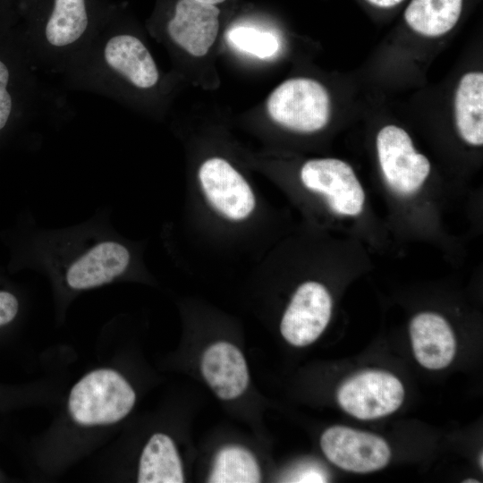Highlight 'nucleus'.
Listing matches in <instances>:
<instances>
[{"mask_svg": "<svg viewBox=\"0 0 483 483\" xmlns=\"http://www.w3.org/2000/svg\"><path fill=\"white\" fill-rule=\"evenodd\" d=\"M13 265L47 276L60 301L135 275L142 265L139 248L113 225L110 206L78 224L47 227L31 213L21 219L13 240Z\"/></svg>", "mask_w": 483, "mask_h": 483, "instance_id": "1", "label": "nucleus"}, {"mask_svg": "<svg viewBox=\"0 0 483 483\" xmlns=\"http://www.w3.org/2000/svg\"><path fill=\"white\" fill-rule=\"evenodd\" d=\"M64 86L123 104L156 92L161 81L157 63L144 40L113 11L91 39L61 72Z\"/></svg>", "mask_w": 483, "mask_h": 483, "instance_id": "2", "label": "nucleus"}, {"mask_svg": "<svg viewBox=\"0 0 483 483\" xmlns=\"http://www.w3.org/2000/svg\"><path fill=\"white\" fill-rule=\"evenodd\" d=\"M22 2L25 25L18 37L40 71L57 75L113 11L99 0Z\"/></svg>", "mask_w": 483, "mask_h": 483, "instance_id": "3", "label": "nucleus"}, {"mask_svg": "<svg viewBox=\"0 0 483 483\" xmlns=\"http://www.w3.org/2000/svg\"><path fill=\"white\" fill-rule=\"evenodd\" d=\"M39 71L18 35L0 42V136L15 123L36 116L59 123L66 103L45 86Z\"/></svg>", "mask_w": 483, "mask_h": 483, "instance_id": "4", "label": "nucleus"}, {"mask_svg": "<svg viewBox=\"0 0 483 483\" xmlns=\"http://www.w3.org/2000/svg\"><path fill=\"white\" fill-rule=\"evenodd\" d=\"M135 402V391L127 379L113 369L101 368L85 374L73 385L67 409L80 426H106L123 419Z\"/></svg>", "mask_w": 483, "mask_h": 483, "instance_id": "5", "label": "nucleus"}, {"mask_svg": "<svg viewBox=\"0 0 483 483\" xmlns=\"http://www.w3.org/2000/svg\"><path fill=\"white\" fill-rule=\"evenodd\" d=\"M267 110L270 118L280 126L301 133H311L328 123L331 101L320 82L297 77L283 81L271 92Z\"/></svg>", "mask_w": 483, "mask_h": 483, "instance_id": "6", "label": "nucleus"}, {"mask_svg": "<svg viewBox=\"0 0 483 483\" xmlns=\"http://www.w3.org/2000/svg\"><path fill=\"white\" fill-rule=\"evenodd\" d=\"M205 200L219 216L231 223L250 218L256 208V196L244 176L226 159L212 157L198 171Z\"/></svg>", "mask_w": 483, "mask_h": 483, "instance_id": "7", "label": "nucleus"}, {"mask_svg": "<svg viewBox=\"0 0 483 483\" xmlns=\"http://www.w3.org/2000/svg\"><path fill=\"white\" fill-rule=\"evenodd\" d=\"M336 398L350 415L362 420L375 419L394 412L402 405L404 388L389 372L366 370L345 380Z\"/></svg>", "mask_w": 483, "mask_h": 483, "instance_id": "8", "label": "nucleus"}, {"mask_svg": "<svg viewBox=\"0 0 483 483\" xmlns=\"http://www.w3.org/2000/svg\"><path fill=\"white\" fill-rule=\"evenodd\" d=\"M377 150L387 184L401 195L415 192L429 174L428 159L416 151L410 135L396 125L378 131Z\"/></svg>", "mask_w": 483, "mask_h": 483, "instance_id": "9", "label": "nucleus"}, {"mask_svg": "<svg viewBox=\"0 0 483 483\" xmlns=\"http://www.w3.org/2000/svg\"><path fill=\"white\" fill-rule=\"evenodd\" d=\"M302 184L325 197L336 214L356 216L362 210L365 194L352 168L337 158H316L305 162L300 171Z\"/></svg>", "mask_w": 483, "mask_h": 483, "instance_id": "10", "label": "nucleus"}, {"mask_svg": "<svg viewBox=\"0 0 483 483\" xmlns=\"http://www.w3.org/2000/svg\"><path fill=\"white\" fill-rule=\"evenodd\" d=\"M320 446L333 464L357 473L379 470L391 458L390 447L381 436L344 426L326 429Z\"/></svg>", "mask_w": 483, "mask_h": 483, "instance_id": "11", "label": "nucleus"}, {"mask_svg": "<svg viewBox=\"0 0 483 483\" xmlns=\"http://www.w3.org/2000/svg\"><path fill=\"white\" fill-rule=\"evenodd\" d=\"M332 299L320 283L308 281L293 293L280 323L283 337L301 347L315 342L326 329L331 317Z\"/></svg>", "mask_w": 483, "mask_h": 483, "instance_id": "12", "label": "nucleus"}, {"mask_svg": "<svg viewBox=\"0 0 483 483\" xmlns=\"http://www.w3.org/2000/svg\"><path fill=\"white\" fill-rule=\"evenodd\" d=\"M219 9L193 0H178L165 24L173 44L196 57L208 54L219 31Z\"/></svg>", "mask_w": 483, "mask_h": 483, "instance_id": "13", "label": "nucleus"}, {"mask_svg": "<svg viewBox=\"0 0 483 483\" xmlns=\"http://www.w3.org/2000/svg\"><path fill=\"white\" fill-rule=\"evenodd\" d=\"M200 369L215 394L222 400L239 397L249 384V371L242 352L228 342H217L204 352Z\"/></svg>", "mask_w": 483, "mask_h": 483, "instance_id": "14", "label": "nucleus"}, {"mask_svg": "<svg viewBox=\"0 0 483 483\" xmlns=\"http://www.w3.org/2000/svg\"><path fill=\"white\" fill-rule=\"evenodd\" d=\"M410 336L417 361L428 369L447 367L456 352V340L447 321L438 314L423 312L410 324Z\"/></svg>", "mask_w": 483, "mask_h": 483, "instance_id": "15", "label": "nucleus"}, {"mask_svg": "<svg viewBox=\"0 0 483 483\" xmlns=\"http://www.w3.org/2000/svg\"><path fill=\"white\" fill-rule=\"evenodd\" d=\"M455 124L469 144H483V73L470 72L461 78L454 97Z\"/></svg>", "mask_w": 483, "mask_h": 483, "instance_id": "16", "label": "nucleus"}, {"mask_svg": "<svg viewBox=\"0 0 483 483\" xmlns=\"http://www.w3.org/2000/svg\"><path fill=\"white\" fill-rule=\"evenodd\" d=\"M140 483H182L181 458L173 439L163 433L150 436L142 449L138 469Z\"/></svg>", "mask_w": 483, "mask_h": 483, "instance_id": "17", "label": "nucleus"}, {"mask_svg": "<svg viewBox=\"0 0 483 483\" xmlns=\"http://www.w3.org/2000/svg\"><path fill=\"white\" fill-rule=\"evenodd\" d=\"M462 0H411L404 12L408 26L426 37H440L457 23Z\"/></svg>", "mask_w": 483, "mask_h": 483, "instance_id": "18", "label": "nucleus"}, {"mask_svg": "<svg viewBox=\"0 0 483 483\" xmlns=\"http://www.w3.org/2000/svg\"><path fill=\"white\" fill-rule=\"evenodd\" d=\"M260 479L256 458L239 445H227L218 451L208 477V482L213 483H255Z\"/></svg>", "mask_w": 483, "mask_h": 483, "instance_id": "19", "label": "nucleus"}, {"mask_svg": "<svg viewBox=\"0 0 483 483\" xmlns=\"http://www.w3.org/2000/svg\"><path fill=\"white\" fill-rule=\"evenodd\" d=\"M227 39L236 49L260 59L275 55L280 47L275 35L250 26L232 28L227 33Z\"/></svg>", "mask_w": 483, "mask_h": 483, "instance_id": "20", "label": "nucleus"}, {"mask_svg": "<svg viewBox=\"0 0 483 483\" xmlns=\"http://www.w3.org/2000/svg\"><path fill=\"white\" fill-rule=\"evenodd\" d=\"M20 309L18 295L0 278V328L11 325L17 318Z\"/></svg>", "mask_w": 483, "mask_h": 483, "instance_id": "21", "label": "nucleus"}, {"mask_svg": "<svg viewBox=\"0 0 483 483\" xmlns=\"http://www.w3.org/2000/svg\"><path fill=\"white\" fill-rule=\"evenodd\" d=\"M367 1L378 7L389 8V7L397 5L403 0H367Z\"/></svg>", "mask_w": 483, "mask_h": 483, "instance_id": "22", "label": "nucleus"}, {"mask_svg": "<svg viewBox=\"0 0 483 483\" xmlns=\"http://www.w3.org/2000/svg\"><path fill=\"white\" fill-rule=\"evenodd\" d=\"M193 1L199 2V3H202V4H208L216 5L217 4H221V3L225 2V0H193Z\"/></svg>", "mask_w": 483, "mask_h": 483, "instance_id": "23", "label": "nucleus"}, {"mask_svg": "<svg viewBox=\"0 0 483 483\" xmlns=\"http://www.w3.org/2000/svg\"><path fill=\"white\" fill-rule=\"evenodd\" d=\"M479 481L474 479H464L463 483H479Z\"/></svg>", "mask_w": 483, "mask_h": 483, "instance_id": "24", "label": "nucleus"}, {"mask_svg": "<svg viewBox=\"0 0 483 483\" xmlns=\"http://www.w3.org/2000/svg\"><path fill=\"white\" fill-rule=\"evenodd\" d=\"M8 0H0V7L3 6V7H5L8 5Z\"/></svg>", "mask_w": 483, "mask_h": 483, "instance_id": "25", "label": "nucleus"}, {"mask_svg": "<svg viewBox=\"0 0 483 483\" xmlns=\"http://www.w3.org/2000/svg\"><path fill=\"white\" fill-rule=\"evenodd\" d=\"M482 458H483L482 453H480L479 457V463L481 469L483 468Z\"/></svg>", "mask_w": 483, "mask_h": 483, "instance_id": "26", "label": "nucleus"}]
</instances>
